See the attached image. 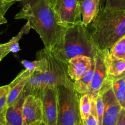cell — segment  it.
Segmentation results:
<instances>
[{"instance_id": "obj_19", "label": "cell", "mask_w": 125, "mask_h": 125, "mask_svg": "<svg viewBox=\"0 0 125 125\" xmlns=\"http://www.w3.org/2000/svg\"><path fill=\"white\" fill-rule=\"evenodd\" d=\"M79 110L82 121L87 118L91 114V99L88 94H85L80 96Z\"/></svg>"}, {"instance_id": "obj_1", "label": "cell", "mask_w": 125, "mask_h": 125, "mask_svg": "<svg viewBox=\"0 0 125 125\" xmlns=\"http://www.w3.org/2000/svg\"><path fill=\"white\" fill-rule=\"evenodd\" d=\"M23 5L15 19L27 20L40 36L44 48L53 51L61 45L68 28L60 22L49 0H21Z\"/></svg>"}, {"instance_id": "obj_31", "label": "cell", "mask_w": 125, "mask_h": 125, "mask_svg": "<svg viewBox=\"0 0 125 125\" xmlns=\"http://www.w3.org/2000/svg\"><path fill=\"white\" fill-rule=\"evenodd\" d=\"M82 1H83V0H78V1H79V3H81V2Z\"/></svg>"}, {"instance_id": "obj_25", "label": "cell", "mask_w": 125, "mask_h": 125, "mask_svg": "<svg viewBox=\"0 0 125 125\" xmlns=\"http://www.w3.org/2000/svg\"><path fill=\"white\" fill-rule=\"evenodd\" d=\"M12 4L13 3H6L3 0H0V14L4 16L6 12Z\"/></svg>"}, {"instance_id": "obj_4", "label": "cell", "mask_w": 125, "mask_h": 125, "mask_svg": "<svg viewBox=\"0 0 125 125\" xmlns=\"http://www.w3.org/2000/svg\"><path fill=\"white\" fill-rule=\"evenodd\" d=\"M39 52L47 60V69L44 73H34L32 75L23 91L25 94L41 97L42 91L47 86L64 85L74 88V82L68 74L67 64L56 59L50 50L45 48Z\"/></svg>"}, {"instance_id": "obj_9", "label": "cell", "mask_w": 125, "mask_h": 125, "mask_svg": "<svg viewBox=\"0 0 125 125\" xmlns=\"http://www.w3.org/2000/svg\"><path fill=\"white\" fill-rule=\"evenodd\" d=\"M41 98L42 103L43 125H57V87H45L42 91Z\"/></svg>"}, {"instance_id": "obj_32", "label": "cell", "mask_w": 125, "mask_h": 125, "mask_svg": "<svg viewBox=\"0 0 125 125\" xmlns=\"http://www.w3.org/2000/svg\"><path fill=\"white\" fill-rule=\"evenodd\" d=\"M3 1H4V2H6V1H6V0H3Z\"/></svg>"}, {"instance_id": "obj_20", "label": "cell", "mask_w": 125, "mask_h": 125, "mask_svg": "<svg viewBox=\"0 0 125 125\" xmlns=\"http://www.w3.org/2000/svg\"><path fill=\"white\" fill-rule=\"evenodd\" d=\"M109 53L117 58L125 60V36L112 47Z\"/></svg>"}, {"instance_id": "obj_2", "label": "cell", "mask_w": 125, "mask_h": 125, "mask_svg": "<svg viewBox=\"0 0 125 125\" xmlns=\"http://www.w3.org/2000/svg\"><path fill=\"white\" fill-rule=\"evenodd\" d=\"M90 32L98 50H110L125 36V11L114 8H100L91 22Z\"/></svg>"}, {"instance_id": "obj_17", "label": "cell", "mask_w": 125, "mask_h": 125, "mask_svg": "<svg viewBox=\"0 0 125 125\" xmlns=\"http://www.w3.org/2000/svg\"><path fill=\"white\" fill-rule=\"evenodd\" d=\"M108 75L115 77L125 71V60L117 58L108 53L107 56Z\"/></svg>"}, {"instance_id": "obj_15", "label": "cell", "mask_w": 125, "mask_h": 125, "mask_svg": "<svg viewBox=\"0 0 125 125\" xmlns=\"http://www.w3.org/2000/svg\"><path fill=\"white\" fill-rule=\"evenodd\" d=\"M112 81V87L121 107L125 109V71L117 76L108 75Z\"/></svg>"}, {"instance_id": "obj_7", "label": "cell", "mask_w": 125, "mask_h": 125, "mask_svg": "<svg viewBox=\"0 0 125 125\" xmlns=\"http://www.w3.org/2000/svg\"><path fill=\"white\" fill-rule=\"evenodd\" d=\"M99 91L103 94L104 104L102 125H116L122 107L114 94L111 79L109 76Z\"/></svg>"}, {"instance_id": "obj_26", "label": "cell", "mask_w": 125, "mask_h": 125, "mask_svg": "<svg viewBox=\"0 0 125 125\" xmlns=\"http://www.w3.org/2000/svg\"><path fill=\"white\" fill-rule=\"evenodd\" d=\"M9 53H10V52L8 50V48L6 43L0 44V61H1Z\"/></svg>"}, {"instance_id": "obj_3", "label": "cell", "mask_w": 125, "mask_h": 125, "mask_svg": "<svg viewBox=\"0 0 125 125\" xmlns=\"http://www.w3.org/2000/svg\"><path fill=\"white\" fill-rule=\"evenodd\" d=\"M98 52L90 31L82 22L68 27L61 45L51 53L56 59L67 64L71 59L80 55L95 58Z\"/></svg>"}, {"instance_id": "obj_6", "label": "cell", "mask_w": 125, "mask_h": 125, "mask_svg": "<svg viewBox=\"0 0 125 125\" xmlns=\"http://www.w3.org/2000/svg\"><path fill=\"white\" fill-rule=\"evenodd\" d=\"M60 22L68 28L82 23L80 3L78 0H49Z\"/></svg>"}, {"instance_id": "obj_29", "label": "cell", "mask_w": 125, "mask_h": 125, "mask_svg": "<svg viewBox=\"0 0 125 125\" xmlns=\"http://www.w3.org/2000/svg\"><path fill=\"white\" fill-rule=\"evenodd\" d=\"M7 23V20L5 19L4 15H1L0 14V25H3V24H5Z\"/></svg>"}, {"instance_id": "obj_16", "label": "cell", "mask_w": 125, "mask_h": 125, "mask_svg": "<svg viewBox=\"0 0 125 125\" xmlns=\"http://www.w3.org/2000/svg\"><path fill=\"white\" fill-rule=\"evenodd\" d=\"M94 67H95V58H93L92 65L88 72L81 79L74 82V88L79 94V97L83 94L88 93L92 82L93 77Z\"/></svg>"}, {"instance_id": "obj_10", "label": "cell", "mask_w": 125, "mask_h": 125, "mask_svg": "<svg viewBox=\"0 0 125 125\" xmlns=\"http://www.w3.org/2000/svg\"><path fill=\"white\" fill-rule=\"evenodd\" d=\"M43 123L41 98L35 94L26 96L23 105V125H41Z\"/></svg>"}, {"instance_id": "obj_8", "label": "cell", "mask_w": 125, "mask_h": 125, "mask_svg": "<svg viewBox=\"0 0 125 125\" xmlns=\"http://www.w3.org/2000/svg\"><path fill=\"white\" fill-rule=\"evenodd\" d=\"M109 50H98L95 57V67L88 94L91 99H96L101 88L108 77L107 56Z\"/></svg>"}, {"instance_id": "obj_22", "label": "cell", "mask_w": 125, "mask_h": 125, "mask_svg": "<svg viewBox=\"0 0 125 125\" xmlns=\"http://www.w3.org/2000/svg\"><path fill=\"white\" fill-rule=\"evenodd\" d=\"M7 94L0 98V125H6V117L8 107L7 104Z\"/></svg>"}, {"instance_id": "obj_21", "label": "cell", "mask_w": 125, "mask_h": 125, "mask_svg": "<svg viewBox=\"0 0 125 125\" xmlns=\"http://www.w3.org/2000/svg\"><path fill=\"white\" fill-rule=\"evenodd\" d=\"M95 105L96 109L97 115H98V121H99V125H102L103 122V115H104V104L103 101V94L99 91L98 94V96L95 99Z\"/></svg>"}, {"instance_id": "obj_12", "label": "cell", "mask_w": 125, "mask_h": 125, "mask_svg": "<svg viewBox=\"0 0 125 125\" xmlns=\"http://www.w3.org/2000/svg\"><path fill=\"white\" fill-rule=\"evenodd\" d=\"M34 72L25 69L22 71L14 80L9 84V91L7 94V104L9 107L12 105L19 96L23 91L25 86L27 84Z\"/></svg>"}, {"instance_id": "obj_27", "label": "cell", "mask_w": 125, "mask_h": 125, "mask_svg": "<svg viewBox=\"0 0 125 125\" xmlns=\"http://www.w3.org/2000/svg\"><path fill=\"white\" fill-rule=\"evenodd\" d=\"M116 125H125V109L121 108Z\"/></svg>"}, {"instance_id": "obj_30", "label": "cell", "mask_w": 125, "mask_h": 125, "mask_svg": "<svg viewBox=\"0 0 125 125\" xmlns=\"http://www.w3.org/2000/svg\"><path fill=\"white\" fill-rule=\"evenodd\" d=\"M21 0H6L5 1L6 3H13L14 4V3L17 1H21Z\"/></svg>"}, {"instance_id": "obj_13", "label": "cell", "mask_w": 125, "mask_h": 125, "mask_svg": "<svg viewBox=\"0 0 125 125\" xmlns=\"http://www.w3.org/2000/svg\"><path fill=\"white\" fill-rule=\"evenodd\" d=\"M26 95L23 91L16 101L8 107L6 112V125H23V105Z\"/></svg>"}, {"instance_id": "obj_28", "label": "cell", "mask_w": 125, "mask_h": 125, "mask_svg": "<svg viewBox=\"0 0 125 125\" xmlns=\"http://www.w3.org/2000/svg\"><path fill=\"white\" fill-rule=\"evenodd\" d=\"M9 91V85L0 86V98L6 95Z\"/></svg>"}, {"instance_id": "obj_5", "label": "cell", "mask_w": 125, "mask_h": 125, "mask_svg": "<svg viewBox=\"0 0 125 125\" xmlns=\"http://www.w3.org/2000/svg\"><path fill=\"white\" fill-rule=\"evenodd\" d=\"M57 87V125H82L79 94L74 88L64 85Z\"/></svg>"}, {"instance_id": "obj_33", "label": "cell", "mask_w": 125, "mask_h": 125, "mask_svg": "<svg viewBox=\"0 0 125 125\" xmlns=\"http://www.w3.org/2000/svg\"><path fill=\"white\" fill-rule=\"evenodd\" d=\"M43 125V124H42V125Z\"/></svg>"}, {"instance_id": "obj_11", "label": "cell", "mask_w": 125, "mask_h": 125, "mask_svg": "<svg viewBox=\"0 0 125 125\" xmlns=\"http://www.w3.org/2000/svg\"><path fill=\"white\" fill-rule=\"evenodd\" d=\"M93 59L86 56H75L67 64L68 74L73 82L79 80L88 72L92 65Z\"/></svg>"}, {"instance_id": "obj_23", "label": "cell", "mask_w": 125, "mask_h": 125, "mask_svg": "<svg viewBox=\"0 0 125 125\" xmlns=\"http://www.w3.org/2000/svg\"><path fill=\"white\" fill-rule=\"evenodd\" d=\"M105 6L125 11V0H105Z\"/></svg>"}, {"instance_id": "obj_18", "label": "cell", "mask_w": 125, "mask_h": 125, "mask_svg": "<svg viewBox=\"0 0 125 125\" xmlns=\"http://www.w3.org/2000/svg\"><path fill=\"white\" fill-rule=\"evenodd\" d=\"M30 29H31V27H30V25L26 23L20 30V32L15 36L13 37L9 42L6 43L10 53H17L20 51V49L19 44V41L21 39V37L23 34H27L29 33Z\"/></svg>"}, {"instance_id": "obj_14", "label": "cell", "mask_w": 125, "mask_h": 125, "mask_svg": "<svg viewBox=\"0 0 125 125\" xmlns=\"http://www.w3.org/2000/svg\"><path fill=\"white\" fill-rule=\"evenodd\" d=\"M82 21L87 27L98 15L100 9V0H83L80 3Z\"/></svg>"}, {"instance_id": "obj_24", "label": "cell", "mask_w": 125, "mask_h": 125, "mask_svg": "<svg viewBox=\"0 0 125 125\" xmlns=\"http://www.w3.org/2000/svg\"><path fill=\"white\" fill-rule=\"evenodd\" d=\"M82 125H99V124L98 118L91 114L87 118L82 121Z\"/></svg>"}]
</instances>
